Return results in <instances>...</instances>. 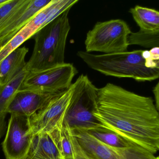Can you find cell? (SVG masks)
I'll return each mask as SVG.
<instances>
[{
  "label": "cell",
  "instance_id": "1",
  "mask_svg": "<svg viewBox=\"0 0 159 159\" xmlns=\"http://www.w3.org/2000/svg\"><path fill=\"white\" fill-rule=\"evenodd\" d=\"M95 116L102 125L152 154L159 151V113L150 97L107 83L98 89Z\"/></svg>",
  "mask_w": 159,
  "mask_h": 159
},
{
  "label": "cell",
  "instance_id": "2",
  "mask_svg": "<svg viewBox=\"0 0 159 159\" xmlns=\"http://www.w3.org/2000/svg\"><path fill=\"white\" fill-rule=\"evenodd\" d=\"M77 54L90 68L106 76L140 81L159 78V47L114 54L94 55L80 51Z\"/></svg>",
  "mask_w": 159,
  "mask_h": 159
},
{
  "label": "cell",
  "instance_id": "3",
  "mask_svg": "<svg viewBox=\"0 0 159 159\" xmlns=\"http://www.w3.org/2000/svg\"><path fill=\"white\" fill-rule=\"evenodd\" d=\"M70 10L63 12L33 36L35 43L32 54L26 63L27 72L42 71L65 63L66 41L70 30Z\"/></svg>",
  "mask_w": 159,
  "mask_h": 159
},
{
  "label": "cell",
  "instance_id": "4",
  "mask_svg": "<svg viewBox=\"0 0 159 159\" xmlns=\"http://www.w3.org/2000/svg\"><path fill=\"white\" fill-rule=\"evenodd\" d=\"M98 89L88 76L81 74L72 84V94L64 121L71 129L88 131L102 126L95 116Z\"/></svg>",
  "mask_w": 159,
  "mask_h": 159
},
{
  "label": "cell",
  "instance_id": "5",
  "mask_svg": "<svg viewBox=\"0 0 159 159\" xmlns=\"http://www.w3.org/2000/svg\"><path fill=\"white\" fill-rule=\"evenodd\" d=\"M132 33L129 25L120 19L98 22L87 34L86 52L114 54L127 51L128 38Z\"/></svg>",
  "mask_w": 159,
  "mask_h": 159
},
{
  "label": "cell",
  "instance_id": "6",
  "mask_svg": "<svg viewBox=\"0 0 159 159\" xmlns=\"http://www.w3.org/2000/svg\"><path fill=\"white\" fill-rule=\"evenodd\" d=\"M78 73L73 64L64 63L42 71L28 72L20 90L58 93L70 88Z\"/></svg>",
  "mask_w": 159,
  "mask_h": 159
},
{
  "label": "cell",
  "instance_id": "7",
  "mask_svg": "<svg viewBox=\"0 0 159 159\" xmlns=\"http://www.w3.org/2000/svg\"><path fill=\"white\" fill-rule=\"evenodd\" d=\"M72 94V85L70 88L53 98L41 110L30 117L33 135L51 132L63 125Z\"/></svg>",
  "mask_w": 159,
  "mask_h": 159
},
{
  "label": "cell",
  "instance_id": "8",
  "mask_svg": "<svg viewBox=\"0 0 159 159\" xmlns=\"http://www.w3.org/2000/svg\"><path fill=\"white\" fill-rule=\"evenodd\" d=\"M71 131L80 146L94 159H156L154 154L138 145L128 148H115L101 143L86 131Z\"/></svg>",
  "mask_w": 159,
  "mask_h": 159
},
{
  "label": "cell",
  "instance_id": "9",
  "mask_svg": "<svg viewBox=\"0 0 159 159\" xmlns=\"http://www.w3.org/2000/svg\"><path fill=\"white\" fill-rule=\"evenodd\" d=\"M33 137L30 117L10 115L2 144L6 159H26Z\"/></svg>",
  "mask_w": 159,
  "mask_h": 159
},
{
  "label": "cell",
  "instance_id": "10",
  "mask_svg": "<svg viewBox=\"0 0 159 159\" xmlns=\"http://www.w3.org/2000/svg\"><path fill=\"white\" fill-rule=\"evenodd\" d=\"M51 0H23L11 18L0 29V46L13 38Z\"/></svg>",
  "mask_w": 159,
  "mask_h": 159
},
{
  "label": "cell",
  "instance_id": "11",
  "mask_svg": "<svg viewBox=\"0 0 159 159\" xmlns=\"http://www.w3.org/2000/svg\"><path fill=\"white\" fill-rule=\"evenodd\" d=\"M61 93L53 94L32 90H19L8 106L6 113L32 116Z\"/></svg>",
  "mask_w": 159,
  "mask_h": 159
},
{
  "label": "cell",
  "instance_id": "12",
  "mask_svg": "<svg viewBox=\"0 0 159 159\" xmlns=\"http://www.w3.org/2000/svg\"><path fill=\"white\" fill-rule=\"evenodd\" d=\"M58 129L33 135L26 159H64L58 144Z\"/></svg>",
  "mask_w": 159,
  "mask_h": 159
},
{
  "label": "cell",
  "instance_id": "13",
  "mask_svg": "<svg viewBox=\"0 0 159 159\" xmlns=\"http://www.w3.org/2000/svg\"><path fill=\"white\" fill-rule=\"evenodd\" d=\"M78 0H51V2L37 13L25 26L24 30L33 36L43 27L70 8Z\"/></svg>",
  "mask_w": 159,
  "mask_h": 159
},
{
  "label": "cell",
  "instance_id": "14",
  "mask_svg": "<svg viewBox=\"0 0 159 159\" xmlns=\"http://www.w3.org/2000/svg\"><path fill=\"white\" fill-rule=\"evenodd\" d=\"M29 49L25 46L18 48L7 56L0 63V86L11 81L25 70V57Z\"/></svg>",
  "mask_w": 159,
  "mask_h": 159
},
{
  "label": "cell",
  "instance_id": "15",
  "mask_svg": "<svg viewBox=\"0 0 159 159\" xmlns=\"http://www.w3.org/2000/svg\"><path fill=\"white\" fill-rule=\"evenodd\" d=\"M130 13L134 19L144 32L151 33L159 30V11L136 5L130 8Z\"/></svg>",
  "mask_w": 159,
  "mask_h": 159
},
{
  "label": "cell",
  "instance_id": "16",
  "mask_svg": "<svg viewBox=\"0 0 159 159\" xmlns=\"http://www.w3.org/2000/svg\"><path fill=\"white\" fill-rule=\"evenodd\" d=\"M87 132L101 143L111 147L117 148H128L137 145L122 137L103 125Z\"/></svg>",
  "mask_w": 159,
  "mask_h": 159
},
{
  "label": "cell",
  "instance_id": "17",
  "mask_svg": "<svg viewBox=\"0 0 159 159\" xmlns=\"http://www.w3.org/2000/svg\"><path fill=\"white\" fill-rule=\"evenodd\" d=\"M28 73L26 70H23L11 81L3 86H0V115L7 114V110L20 89Z\"/></svg>",
  "mask_w": 159,
  "mask_h": 159
},
{
  "label": "cell",
  "instance_id": "18",
  "mask_svg": "<svg viewBox=\"0 0 159 159\" xmlns=\"http://www.w3.org/2000/svg\"><path fill=\"white\" fill-rule=\"evenodd\" d=\"M58 144L64 159H75L71 129L65 121L58 129Z\"/></svg>",
  "mask_w": 159,
  "mask_h": 159
},
{
  "label": "cell",
  "instance_id": "19",
  "mask_svg": "<svg viewBox=\"0 0 159 159\" xmlns=\"http://www.w3.org/2000/svg\"><path fill=\"white\" fill-rule=\"evenodd\" d=\"M128 41L129 45H137L148 48L159 47V30L151 33L140 30L132 32L129 35Z\"/></svg>",
  "mask_w": 159,
  "mask_h": 159
},
{
  "label": "cell",
  "instance_id": "20",
  "mask_svg": "<svg viewBox=\"0 0 159 159\" xmlns=\"http://www.w3.org/2000/svg\"><path fill=\"white\" fill-rule=\"evenodd\" d=\"M32 37L23 28L9 41L0 46V63L22 44Z\"/></svg>",
  "mask_w": 159,
  "mask_h": 159
},
{
  "label": "cell",
  "instance_id": "21",
  "mask_svg": "<svg viewBox=\"0 0 159 159\" xmlns=\"http://www.w3.org/2000/svg\"><path fill=\"white\" fill-rule=\"evenodd\" d=\"M23 0H9L0 7V29L11 18Z\"/></svg>",
  "mask_w": 159,
  "mask_h": 159
},
{
  "label": "cell",
  "instance_id": "22",
  "mask_svg": "<svg viewBox=\"0 0 159 159\" xmlns=\"http://www.w3.org/2000/svg\"><path fill=\"white\" fill-rule=\"evenodd\" d=\"M72 140L74 150L75 159H94L80 146L72 132Z\"/></svg>",
  "mask_w": 159,
  "mask_h": 159
},
{
  "label": "cell",
  "instance_id": "23",
  "mask_svg": "<svg viewBox=\"0 0 159 159\" xmlns=\"http://www.w3.org/2000/svg\"><path fill=\"white\" fill-rule=\"evenodd\" d=\"M7 114L0 115V140L3 137L7 130L6 117Z\"/></svg>",
  "mask_w": 159,
  "mask_h": 159
},
{
  "label": "cell",
  "instance_id": "24",
  "mask_svg": "<svg viewBox=\"0 0 159 159\" xmlns=\"http://www.w3.org/2000/svg\"><path fill=\"white\" fill-rule=\"evenodd\" d=\"M155 101H156V107L159 113V81L153 89Z\"/></svg>",
  "mask_w": 159,
  "mask_h": 159
},
{
  "label": "cell",
  "instance_id": "25",
  "mask_svg": "<svg viewBox=\"0 0 159 159\" xmlns=\"http://www.w3.org/2000/svg\"><path fill=\"white\" fill-rule=\"evenodd\" d=\"M9 0H0V7H1L3 5L5 4L6 3L8 2V1Z\"/></svg>",
  "mask_w": 159,
  "mask_h": 159
},
{
  "label": "cell",
  "instance_id": "26",
  "mask_svg": "<svg viewBox=\"0 0 159 159\" xmlns=\"http://www.w3.org/2000/svg\"><path fill=\"white\" fill-rule=\"evenodd\" d=\"M156 159H159V157H156Z\"/></svg>",
  "mask_w": 159,
  "mask_h": 159
}]
</instances>
